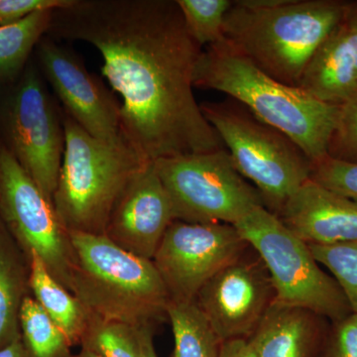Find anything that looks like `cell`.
Listing matches in <instances>:
<instances>
[{"label": "cell", "instance_id": "obj_1", "mask_svg": "<svg viewBox=\"0 0 357 357\" xmlns=\"http://www.w3.org/2000/svg\"><path fill=\"white\" fill-rule=\"evenodd\" d=\"M47 35L102 55L103 77L122 100V138L145 161L225 148L192 91L204 49L176 0H72L53 11Z\"/></svg>", "mask_w": 357, "mask_h": 357}, {"label": "cell", "instance_id": "obj_2", "mask_svg": "<svg viewBox=\"0 0 357 357\" xmlns=\"http://www.w3.org/2000/svg\"><path fill=\"white\" fill-rule=\"evenodd\" d=\"M194 86L220 91L241 103L260 121L287 135L314 163L328 156L338 105L268 76L225 41L202 52Z\"/></svg>", "mask_w": 357, "mask_h": 357}, {"label": "cell", "instance_id": "obj_3", "mask_svg": "<svg viewBox=\"0 0 357 357\" xmlns=\"http://www.w3.org/2000/svg\"><path fill=\"white\" fill-rule=\"evenodd\" d=\"M347 6L342 0H285L261 8L236 0L225 16V42L268 76L299 86Z\"/></svg>", "mask_w": 357, "mask_h": 357}, {"label": "cell", "instance_id": "obj_4", "mask_svg": "<svg viewBox=\"0 0 357 357\" xmlns=\"http://www.w3.org/2000/svg\"><path fill=\"white\" fill-rule=\"evenodd\" d=\"M69 234L74 250L70 292L91 314L139 328L167 319L170 296L152 260L105 236Z\"/></svg>", "mask_w": 357, "mask_h": 357}, {"label": "cell", "instance_id": "obj_5", "mask_svg": "<svg viewBox=\"0 0 357 357\" xmlns=\"http://www.w3.org/2000/svg\"><path fill=\"white\" fill-rule=\"evenodd\" d=\"M65 151L53 206L68 231L103 236L117 199L150 162L126 140L93 137L65 110Z\"/></svg>", "mask_w": 357, "mask_h": 357}, {"label": "cell", "instance_id": "obj_6", "mask_svg": "<svg viewBox=\"0 0 357 357\" xmlns=\"http://www.w3.org/2000/svg\"><path fill=\"white\" fill-rule=\"evenodd\" d=\"M199 105L236 170L259 192L265 208L278 215L294 192L311 178L314 162L287 135L232 98Z\"/></svg>", "mask_w": 357, "mask_h": 357}, {"label": "cell", "instance_id": "obj_7", "mask_svg": "<svg viewBox=\"0 0 357 357\" xmlns=\"http://www.w3.org/2000/svg\"><path fill=\"white\" fill-rule=\"evenodd\" d=\"M234 227L264 262L276 302L310 310L330 323L351 314L342 289L321 269L309 244L264 206L255 208Z\"/></svg>", "mask_w": 357, "mask_h": 357}, {"label": "cell", "instance_id": "obj_8", "mask_svg": "<svg viewBox=\"0 0 357 357\" xmlns=\"http://www.w3.org/2000/svg\"><path fill=\"white\" fill-rule=\"evenodd\" d=\"M172 202L175 220L236 225L264 206L259 192L236 170L225 148L154 161Z\"/></svg>", "mask_w": 357, "mask_h": 357}, {"label": "cell", "instance_id": "obj_9", "mask_svg": "<svg viewBox=\"0 0 357 357\" xmlns=\"http://www.w3.org/2000/svg\"><path fill=\"white\" fill-rule=\"evenodd\" d=\"M0 220L26 257L34 252L70 291L74 250L53 203L0 142Z\"/></svg>", "mask_w": 357, "mask_h": 357}, {"label": "cell", "instance_id": "obj_10", "mask_svg": "<svg viewBox=\"0 0 357 357\" xmlns=\"http://www.w3.org/2000/svg\"><path fill=\"white\" fill-rule=\"evenodd\" d=\"M7 149L52 203L65 151L62 112L38 72L26 70L6 107Z\"/></svg>", "mask_w": 357, "mask_h": 357}, {"label": "cell", "instance_id": "obj_11", "mask_svg": "<svg viewBox=\"0 0 357 357\" xmlns=\"http://www.w3.org/2000/svg\"><path fill=\"white\" fill-rule=\"evenodd\" d=\"M248 248L234 225L174 220L152 261L170 301L191 302L213 275Z\"/></svg>", "mask_w": 357, "mask_h": 357}, {"label": "cell", "instance_id": "obj_12", "mask_svg": "<svg viewBox=\"0 0 357 357\" xmlns=\"http://www.w3.org/2000/svg\"><path fill=\"white\" fill-rule=\"evenodd\" d=\"M275 300L269 272L250 245L213 275L195 299L222 342L248 340Z\"/></svg>", "mask_w": 357, "mask_h": 357}, {"label": "cell", "instance_id": "obj_13", "mask_svg": "<svg viewBox=\"0 0 357 357\" xmlns=\"http://www.w3.org/2000/svg\"><path fill=\"white\" fill-rule=\"evenodd\" d=\"M40 65L64 110L93 137L123 139L121 103L114 93L84 67L83 61L51 37L38 44Z\"/></svg>", "mask_w": 357, "mask_h": 357}, {"label": "cell", "instance_id": "obj_14", "mask_svg": "<svg viewBox=\"0 0 357 357\" xmlns=\"http://www.w3.org/2000/svg\"><path fill=\"white\" fill-rule=\"evenodd\" d=\"M174 220L172 202L150 162L124 188L103 236L128 252L152 260Z\"/></svg>", "mask_w": 357, "mask_h": 357}, {"label": "cell", "instance_id": "obj_15", "mask_svg": "<svg viewBox=\"0 0 357 357\" xmlns=\"http://www.w3.org/2000/svg\"><path fill=\"white\" fill-rule=\"evenodd\" d=\"M277 217L311 245L357 241V203L309 178Z\"/></svg>", "mask_w": 357, "mask_h": 357}, {"label": "cell", "instance_id": "obj_16", "mask_svg": "<svg viewBox=\"0 0 357 357\" xmlns=\"http://www.w3.org/2000/svg\"><path fill=\"white\" fill-rule=\"evenodd\" d=\"M299 88L340 105L357 91V1H349L337 25L317 52Z\"/></svg>", "mask_w": 357, "mask_h": 357}, {"label": "cell", "instance_id": "obj_17", "mask_svg": "<svg viewBox=\"0 0 357 357\" xmlns=\"http://www.w3.org/2000/svg\"><path fill=\"white\" fill-rule=\"evenodd\" d=\"M330 324L310 310L275 301L248 342L256 357H319Z\"/></svg>", "mask_w": 357, "mask_h": 357}, {"label": "cell", "instance_id": "obj_18", "mask_svg": "<svg viewBox=\"0 0 357 357\" xmlns=\"http://www.w3.org/2000/svg\"><path fill=\"white\" fill-rule=\"evenodd\" d=\"M27 259L32 297L64 333L70 344H81L91 312L74 294L52 276L36 253H30Z\"/></svg>", "mask_w": 357, "mask_h": 357}, {"label": "cell", "instance_id": "obj_19", "mask_svg": "<svg viewBox=\"0 0 357 357\" xmlns=\"http://www.w3.org/2000/svg\"><path fill=\"white\" fill-rule=\"evenodd\" d=\"M29 290L27 257L0 220V349L20 337V310Z\"/></svg>", "mask_w": 357, "mask_h": 357}, {"label": "cell", "instance_id": "obj_20", "mask_svg": "<svg viewBox=\"0 0 357 357\" xmlns=\"http://www.w3.org/2000/svg\"><path fill=\"white\" fill-rule=\"evenodd\" d=\"M167 319L172 326V357H220L222 342L196 301H170L167 307Z\"/></svg>", "mask_w": 357, "mask_h": 357}, {"label": "cell", "instance_id": "obj_21", "mask_svg": "<svg viewBox=\"0 0 357 357\" xmlns=\"http://www.w3.org/2000/svg\"><path fill=\"white\" fill-rule=\"evenodd\" d=\"M54 10L38 11L0 27V79L20 74L30 54L50 28Z\"/></svg>", "mask_w": 357, "mask_h": 357}, {"label": "cell", "instance_id": "obj_22", "mask_svg": "<svg viewBox=\"0 0 357 357\" xmlns=\"http://www.w3.org/2000/svg\"><path fill=\"white\" fill-rule=\"evenodd\" d=\"M23 344L30 357H73L69 340L32 296L23 301L20 314Z\"/></svg>", "mask_w": 357, "mask_h": 357}, {"label": "cell", "instance_id": "obj_23", "mask_svg": "<svg viewBox=\"0 0 357 357\" xmlns=\"http://www.w3.org/2000/svg\"><path fill=\"white\" fill-rule=\"evenodd\" d=\"M146 328L149 326L139 328L91 314L81 345L102 357H144L143 335Z\"/></svg>", "mask_w": 357, "mask_h": 357}, {"label": "cell", "instance_id": "obj_24", "mask_svg": "<svg viewBox=\"0 0 357 357\" xmlns=\"http://www.w3.org/2000/svg\"><path fill=\"white\" fill-rule=\"evenodd\" d=\"M185 29L201 47L222 43L225 16L234 4L232 0H176Z\"/></svg>", "mask_w": 357, "mask_h": 357}, {"label": "cell", "instance_id": "obj_25", "mask_svg": "<svg viewBox=\"0 0 357 357\" xmlns=\"http://www.w3.org/2000/svg\"><path fill=\"white\" fill-rule=\"evenodd\" d=\"M314 259L331 272L357 314V241L330 245H309Z\"/></svg>", "mask_w": 357, "mask_h": 357}, {"label": "cell", "instance_id": "obj_26", "mask_svg": "<svg viewBox=\"0 0 357 357\" xmlns=\"http://www.w3.org/2000/svg\"><path fill=\"white\" fill-rule=\"evenodd\" d=\"M328 156L338 161L357 164V91L338 105Z\"/></svg>", "mask_w": 357, "mask_h": 357}, {"label": "cell", "instance_id": "obj_27", "mask_svg": "<svg viewBox=\"0 0 357 357\" xmlns=\"http://www.w3.org/2000/svg\"><path fill=\"white\" fill-rule=\"evenodd\" d=\"M311 178L357 203V164L326 156L314 163Z\"/></svg>", "mask_w": 357, "mask_h": 357}, {"label": "cell", "instance_id": "obj_28", "mask_svg": "<svg viewBox=\"0 0 357 357\" xmlns=\"http://www.w3.org/2000/svg\"><path fill=\"white\" fill-rule=\"evenodd\" d=\"M319 357H357L356 314L330 324Z\"/></svg>", "mask_w": 357, "mask_h": 357}, {"label": "cell", "instance_id": "obj_29", "mask_svg": "<svg viewBox=\"0 0 357 357\" xmlns=\"http://www.w3.org/2000/svg\"><path fill=\"white\" fill-rule=\"evenodd\" d=\"M72 0H0V27L14 24L38 11L56 10Z\"/></svg>", "mask_w": 357, "mask_h": 357}, {"label": "cell", "instance_id": "obj_30", "mask_svg": "<svg viewBox=\"0 0 357 357\" xmlns=\"http://www.w3.org/2000/svg\"><path fill=\"white\" fill-rule=\"evenodd\" d=\"M220 357H256L248 340H232L222 342Z\"/></svg>", "mask_w": 357, "mask_h": 357}, {"label": "cell", "instance_id": "obj_31", "mask_svg": "<svg viewBox=\"0 0 357 357\" xmlns=\"http://www.w3.org/2000/svg\"><path fill=\"white\" fill-rule=\"evenodd\" d=\"M0 357H30L21 335L11 344L0 349Z\"/></svg>", "mask_w": 357, "mask_h": 357}, {"label": "cell", "instance_id": "obj_32", "mask_svg": "<svg viewBox=\"0 0 357 357\" xmlns=\"http://www.w3.org/2000/svg\"><path fill=\"white\" fill-rule=\"evenodd\" d=\"M153 328H146L143 335L144 344V357H158L153 342Z\"/></svg>", "mask_w": 357, "mask_h": 357}, {"label": "cell", "instance_id": "obj_33", "mask_svg": "<svg viewBox=\"0 0 357 357\" xmlns=\"http://www.w3.org/2000/svg\"><path fill=\"white\" fill-rule=\"evenodd\" d=\"M73 357H102L96 354L95 351H91V349H86V347H82L81 351Z\"/></svg>", "mask_w": 357, "mask_h": 357}]
</instances>
